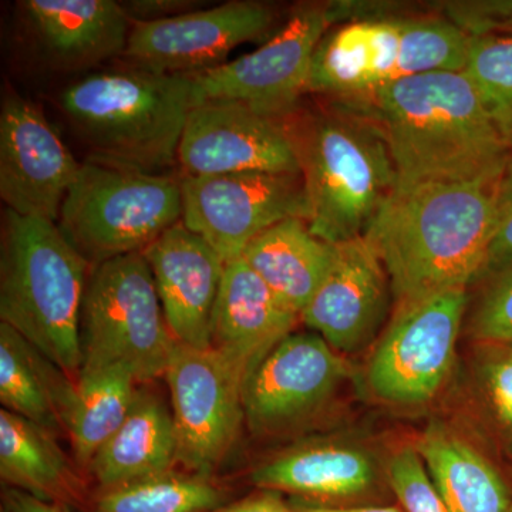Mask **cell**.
Here are the masks:
<instances>
[{
  "instance_id": "obj_1",
  "label": "cell",
  "mask_w": 512,
  "mask_h": 512,
  "mask_svg": "<svg viewBox=\"0 0 512 512\" xmlns=\"http://www.w3.org/2000/svg\"><path fill=\"white\" fill-rule=\"evenodd\" d=\"M372 121L397 185L494 183L510 156L464 72H431L336 99Z\"/></svg>"
},
{
  "instance_id": "obj_2",
  "label": "cell",
  "mask_w": 512,
  "mask_h": 512,
  "mask_svg": "<svg viewBox=\"0 0 512 512\" xmlns=\"http://www.w3.org/2000/svg\"><path fill=\"white\" fill-rule=\"evenodd\" d=\"M494 183L396 185L365 239L389 275L397 306L478 281L490 242Z\"/></svg>"
},
{
  "instance_id": "obj_3",
  "label": "cell",
  "mask_w": 512,
  "mask_h": 512,
  "mask_svg": "<svg viewBox=\"0 0 512 512\" xmlns=\"http://www.w3.org/2000/svg\"><path fill=\"white\" fill-rule=\"evenodd\" d=\"M57 100L87 161L147 174L178 163L185 124L197 106L188 74L136 67L80 77Z\"/></svg>"
},
{
  "instance_id": "obj_4",
  "label": "cell",
  "mask_w": 512,
  "mask_h": 512,
  "mask_svg": "<svg viewBox=\"0 0 512 512\" xmlns=\"http://www.w3.org/2000/svg\"><path fill=\"white\" fill-rule=\"evenodd\" d=\"M309 204V228L332 245L365 237L397 185L379 128L339 101L286 119Z\"/></svg>"
},
{
  "instance_id": "obj_5",
  "label": "cell",
  "mask_w": 512,
  "mask_h": 512,
  "mask_svg": "<svg viewBox=\"0 0 512 512\" xmlns=\"http://www.w3.org/2000/svg\"><path fill=\"white\" fill-rule=\"evenodd\" d=\"M90 269L57 222L3 212L0 319L74 383Z\"/></svg>"
},
{
  "instance_id": "obj_6",
  "label": "cell",
  "mask_w": 512,
  "mask_h": 512,
  "mask_svg": "<svg viewBox=\"0 0 512 512\" xmlns=\"http://www.w3.org/2000/svg\"><path fill=\"white\" fill-rule=\"evenodd\" d=\"M470 36L443 15L396 12L333 26L316 46L306 93L328 100L431 72H464Z\"/></svg>"
},
{
  "instance_id": "obj_7",
  "label": "cell",
  "mask_w": 512,
  "mask_h": 512,
  "mask_svg": "<svg viewBox=\"0 0 512 512\" xmlns=\"http://www.w3.org/2000/svg\"><path fill=\"white\" fill-rule=\"evenodd\" d=\"M181 218V178L86 161L64 198L57 225L96 266L143 252Z\"/></svg>"
},
{
  "instance_id": "obj_8",
  "label": "cell",
  "mask_w": 512,
  "mask_h": 512,
  "mask_svg": "<svg viewBox=\"0 0 512 512\" xmlns=\"http://www.w3.org/2000/svg\"><path fill=\"white\" fill-rule=\"evenodd\" d=\"M175 345L143 252L92 266L80 318V373L124 367L146 382L165 375Z\"/></svg>"
},
{
  "instance_id": "obj_9",
  "label": "cell",
  "mask_w": 512,
  "mask_h": 512,
  "mask_svg": "<svg viewBox=\"0 0 512 512\" xmlns=\"http://www.w3.org/2000/svg\"><path fill=\"white\" fill-rule=\"evenodd\" d=\"M335 25L329 2L295 6L255 52L215 69L188 74L195 103L239 101L265 116L289 119L306 94L316 46Z\"/></svg>"
},
{
  "instance_id": "obj_10",
  "label": "cell",
  "mask_w": 512,
  "mask_h": 512,
  "mask_svg": "<svg viewBox=\"0 0 512 512\" xmlns=\"http://www.w3.org/2000/svg\"><path fill=\"white\" fill-rule=\"evenodd\" d=\"M467 289L397 306L367 367L375 396L393 404H421L436 396L456 357Z\"/></svg>"
},
{
  "instance_id": "obj_11",
  "label": "cell",
  "mask_w": 512,
  "mask_h": 512,
  "mask_svg": "<svg viewBox=\"0 0 512 512\" xmlns=\"http://www.w3.org/2000/svg\"><path fill=\"white\" fill-rule=\"evenodd\" d=\"M164 376L170 387L178 463L192 474L211 478L245 419L247 376L217 350L180 343Z\"/></svg>"
},
{
  "instance_id": "obj_12",
  "label": "cell",
  "mask_w": 512,
  "mask_h": 512,
  "mask_svg": "<svg viewBox=\"0 0 512 512\" xmlns=\"http://www.w3.org/2000/svg\"><path fill=\"white\" fill-rule=\"evenodd\" d=\"M185 227L204 238L225 262L279 222L309 220L302 174L232 173L181 178Z\"/></svg>"
},
{
  "instance_id": "obj_13",
  "label": "cell",
  "mask_w": 512,
  "mask_h": 512,
  "mask_svg": "<svg viewBox=\"0 0 512 512\" xmlns=\"http://www.w3.org/2000/svg\"><path fill=\"white\" fill-rule=\"evenodd\" d=\"M271 3L232 0L157 22H133L123 57L130 67L192 74L227 63L232 50L271 37L279 29Z\"/></svg>"
},
{
  "instance_id": "obj_14",
  "label": "cell",
  "mask_w": 512,
  "mask_h": 512,
  "mask_svg": "<svg viewBox=\"0 0 512 512\" xmlns=\"http://www.w3.org/2000/svg\"><path fill=\"white\" fill-rule=\"evenodd\" d=\"M82 164L43 111L20 94L0 107V198L22 217L57 222Z\"/></svg>"
},
{
  "instance_id": "obj_15",
  "label": "cell",
  "mask_w": 512,
  "mask_h": 512,
  "mask_svg": "<svg viewBox=\"0 0 512 512\" xmlns=\"http://www.w3.org/2000/svg\"><path fill=\"white\" fill-rule=\"evenodd\" d=\"M185 177L232 173L301 174L286 120L231 100L194 106L178 148Z\"/></svg>"
},
{
  "instance_id": "obj_16",
  "label": "cell",
  "mask_w": 512,
  "mask_h": 512,
  "mask_svg": "<svg viewBox=\"0 0 512 512\" xmlns=\"http://www.w3.org/2000/svg\"><path fill=\"white\" fill-rule=\"evenodd\" d=\"M349 367L316 333L289 335L256 366L244 386V412L256 431H279L315 412Z\"/></svg>"
},
{
  "instance_id": "obj_17",
  "label": "cell",
  "mask_w": 512,
  "mask_h": 512,
  "mask_svg": "<svg viewBox=\"0 0 512 512\" xmlns=\"http://www.w3.org/2000/svg\"><path fill=\"white\" fill-rule=\"evenodd\" d=\"M20 33L33 59L52 73H80L121 57L131 22L114 0H22Z\"/></svg>"
},
{
  "instance_id": "obj_18",
  "label": "cell",
  "mask_w": 512,
  "mask_h": 512,
  "mask_svg": "<svg viewBox=\"0 0 512 512\" xmlns=\"http://www.w3.org/2000/svg\"><path fill=\"white\" fill-rule=\"evenodd\" d=\"M393 295L389 275L365 237L336 245L325 281L301 320L336 352L365 348L379 332Z\"/></svg>"
},
{
  "instance_id": "obj_19",
  "label": "cell",
  "mask_w": 512,
  "mask_h": 512,
  "mask_svg": "<svg viewBox=\"0 0 512 512\" xmlns=\"http://www.w3.org/2000/svg\"><path fill=\"white\" fill-rule=\"evenodd\" d=\"M143 255L175 342L210 348L212 316L227 262L183 221L168 228Z\"/></svg>"
},
{
  "instance_id": "obj_20",
  "label": "cell",
  "mask_w": 512,
  "mask_h": 512,
  "mask_svg": "<svg viewBox=\"0 0 512 512\" xmlns=\"http://www.w3.org/2000/svg\"><path fill=\"white\" fill-rule=\"evenodd\" d=\"M301 316L252 271L244 259L228 262L212 316L210 348L247 379L268 353L291 335Z\"/></svg>"
},
{
  "instance_id": "obj_21",
  "label": "cell",
  "mask_w": 512,
  "mask_h": 512,
  "mask_svg": "<svg viewBox=\"0 0 512 512\" xmlns=\"http://www.w3.org/2000/svg\"><path fill=\"white\" fill-rule=\"evenodd\" d=\"M0 477L6 487L77 512L93 495L52 433L9 410H0Z\"/></svg>"
},
{
  "instance_id": "obj_22",
  "label": "cell",
  "mask_w": 512,
  "mask_h": 512,
  "mask_svg": "<svg viewBox=\"0 0 512 512\" xmlns=\"http://www.w3.org/2000/svg\"><path fill=\"white\" fill-rule=\"evenodd\" d=\"M252 483L261 490L299 500L342 507L376 483V467L362 450L339 444L302 447L255 468Z\"/></svg>"
},
{
  "instance_id": "obj_23",
  "label": "cell",
  "mask_w": 512,
  "mask_h": 512,
  "mask_svg": "<svg viewBox=\"0 0 512 512\" xmlns=\"http://www.w3.org/2000/svg\"><path fill=\"white\" fill-rule=\"evenodd\" d=\"M178 463L173 414L153 393L138 390L120 429L97 451L90 471L100 490L174 471Z\"/></svg>"
},
{
  "instance_id": "obj_24",
  "label": "cell",
  "mask_w": 512,
  "mask_h": 512,
  "mask_svg": "<svg viewBox=\"0 0 512 512\" xmlns=\"http://www.w3.org/2000/svg\"><path fill=\"white\" fill-rule=\"evenodd\" d=\"M336 245L316 237L308 221L291 218L266 229L242 259L299 316L325 281Z\"/></svg>"
},
{
  "instance_id": "obj_25",
  "label": "cell",
  "mask_w": 512,
  "mask_h": 512,
  "mask_svg": "<svg viewBox=\"0 0 512 512\" xmlns=\"http://www.w3.org/2000/svg\"><path fill=\"white\" fill-rule=\"evenodd\" d=\"M416 448L448 512H512L503 477L466 440L433 424Z\"/></svg>"
},
{
  "instance_id": "obj_26",
  "label": "cell",
  "mask_w": 512,
  "mask_h": 512,
  "mask_svg": "<svg viewBox=\"0 0 512 512\" xmlns=\"http://www.w3.org/2000/svg\"><path fill=\"white\" fill-rule=\"evenodd\" d=\"M74 382L6 323H0V402L3 409L50 433L64 430Z\"/></svg>"
},
{
  "instance_id": "obj_27",
  "label": "cell",
  "mask_w": 512,
  "mask_h": 512,
  "mask_svg": "<svg viewBox=\"0 0 512 512\" xmlns=\"http://www.w3.org/2000/svg\"><path fill=\"white\" fill-rule=\"evenodd\" d=\"M137 379L124 367L80 373L64 413L80 464L90 467L94 456L126 420L137 396Z\"/></svg>"
},
{
  "instance_id": "obj_28",
  "label": "cell",
  "mask_w": 512,
  "mask_h": 512,
  "mask_svg": "<svg viewBox=\"0 0 512 512\" xmlns=\"http://www.w3.org/2000/svg\"><path fill=\"white\" fill-rule=\"evenodd\" d=\"M227 504V491L197 474L175 471L100 490L87 512H211Z\"/></svg>"
},
{
  "instance_id": "obj_29",
  "label": "cell",
  "mask_w": 512,
  "mask_h": 512,
  "mask_svg": "<svg viewBox=\"0 0 512 512\" xmlns=\"http://www.w3.org/2000/svg\"><path fill=\"white\" fill-rule=\"evenodd\" d=\"M464 73L477 90L495 131L512 153V35L470 36Z\"/></svg>"
},
{
  "instance_id": "obj_30",
  "label": "cell",
  "mask_w": 512,
  "mask_h": 512,
  "mask_svg": "<svg viewBox=\"0 0 512 512\" xmlns=\"http://www.w3.org/2000/svg\"><path fill=\"white\" fill-rule=\"evenodd\" d=\"M387 478L404 512H448L417 448L397 451L387 466Z\"/></svg>"
},
{
  "instance_id": "obj_31",
  "label": "cell",
  "mask_w": 512,
  "mask_h": 512,
  "mask_svg": "<svg viewBox=\"0 0 512 512\" xmlns=\"http://www.w3.org/2000/svg\"><path fill=\"white\" fill-rule=\"evenodd\" d=\"M470 335L481 345L512 343V265L491 278L471 318Z\"/></svg>"
},
{
  "instance_id": "obj_32",
  "label": "cell",
  "mask_w": 512,
  "mask_h": 512,
  "mask_svg": "<svg viewBox=\"0 0 512 512\" xmlns=\"http://www.w3.org/2000/svg\"><path fill=\"white\" fill-rule=\"evenodd\" d=\"M512 265V153L493 187V220L490 242L480 278L491 279Z\"/></svg>"
},
{
  "instance_id": "obj_33",
  "label": "cell",
  "mask_w": 512,
  "mask_h": 512,
  "mask_svg": "<svg viewBox=\"0 0 512 512\" xmlns=\"http://www.w3.org/2000/svg\"><path fill=\"white\" fill-rule=\"evenodd\" d=\"M484 346L480 366L484 394L501 426L512 433V343Z\"/></svg>"
},
{
  "instance_id": "obj_34",
  "label": "cell",
  "mask_w": 512,
  "mask_h": 512,
  "mask_svg": "<svg viewBox=\"0 0 512 512\" xmlns=\"http://www.w3.org/2000/svg\"><path fill=\"white\" fill-rule=\"evenodd\" d=\"M130 22H157L204 8L198 0H127L120 2Z\"/></svg>"
},
{
  "instance_id": "obj_35",
  "label": "cell",
  "mask_w": 512,
  "mask_h": 512,
  "mask_svg": "<svg viewBox=\"0 0 512 512\" xmlns=\"http://www.w3.org/2000/svg\"><path fill=\"white\" fill-rule=\"evenodd\" d=\"M476 22L480 35H512V0H481L476 10Z\"/></svg>"
},
{
  "instance_id": "obj_36",
  "label": "cell",
  "mask_w": 512,
  "mask_h": 512,
  "mask_svg": "<svg viewBox=\"0 0 512 512\" xmlns=\"http://www.w3.org/2000/svg\"><path fill=\"white\" fill-rule=\"evenodd\" d=\"M281 494L274 490H261L211 512H296L292 504L286 503Z\"/></svg>"
},
{
  "instance_id": "obj_37",
  "label": "cell",
  "mask_w": 512,
  "mask_h": 512,
  "mask_svg": "<svg viewBox=\"0 0 512 512\" xmlns=\"http://www.w3.org/2000/svg\"><path fill=\"white\" fill-rule=\"evenodd\" d=\"M0 512H77L70 508L43 503L22 491L6 487L0 501Z\"/></svg>"
},
{
  "instance_id": "obj_38",
  "label": "cell",
  "mask_w": 512,
  "mask_h": 512,
  "mask_svg": "<svg viewBox=\"0 0 512 512\" xmlns=\"http://www.w3.org/2000/svg\"><path fill=\"white\" fill-rule=\"evenodd\" d=\"M292 507L296 512H404L402 508L393 507V505H323L312 503V501L299 500L293 498Z\"/></svg>"
}]
</instances>
